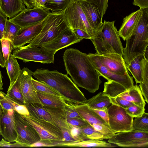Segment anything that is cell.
Instances as JSON below:
<instances>
[{
  "label": "cell",
  "mask_w": 148,
  "mask_h": 148,
  "mask_svg": "<svg viewBox=\"0 0 148 148\" xmlns=\"http://www.w3.org/2000/svg\"><path fill=\"white\" fill-rule=\"evenodd\" d=\"M63 57L66 74L70 75L78 87L93 93L99 89L102 82L100 75L88 54L77 49L70 48L65 51Z\"/></svg>",
  "instance_id": "cell-1"
},
{
  "label": "cell",
  "mask_w": 148,
  "mask_h": 148,
  "mask_svg": "<svg viewBox=\"0 0 148 148\" xmlns=\"http://www.w3.org/2000/svg\"><path fill=\"white\" fill-rule=\"evenodd\" d=\"M33 76L38 80L47 84L58 92L66 99L75 103L83 104L87 99L78 87L66 74L57 70L40 68L34 72Z\"/></svg>",
  "instance_id": "cell-2"
},
{
  "label": "cell",
  "mask_w": 148,
  "mask_h": 148,
  "mask_svg": "<svg viewBox=\"0 0 148 148\" xmlns=\"http://www.w3.org/2000/svg\"><path fill=\"white\" fill-rule=\"evenodd\" d=\"M142 10L136 28L126 40L123 56L126 65L137 56L146 52L148 45V8Z\"/></svg>",
  "instance_id": "cell-3"
},
{
  "label": "cell",
  "mask_w": 148,
  "mask_h": 148,
  "mask_svg": "<svg viewBox=\"0 0 148 148\" xmlns=\"http://www.w3.org/2000/svg\"><path fill=\"white\" fill-rule=\"evenodd\" d=\"M115 22L105 20L99 29L90 39L98 54L115 53L123 56L124 48Z\"/></svg>",
  "instance_id": "cell-4"
},
{
  "label": "cell",
  "mask_w": 148,
  "mask_h": 148,
  "mask_svg": "<svg viewBox=\"0 0 148 148\" xmlns=\"http://www.w3.org/2000/svg\"><path fill=\"white\" fill-rule=\"evenodd\" d=\"M64 10L50 12L44 20L39 33L27 45L40 47L55 39L67 29Z\"/></svg>",
  "instance_id": "cell-5"
},
{
  "label": "cell",
  "mask_w": 148,
  "mask_h": 148,
  "mask_svg": "<svg viewBox=\"0 0 148 148\" xmlns=\"http://www.w3.org/2000/svg\"><path fill=\"white\" fill-rule=\"evenodd\" d=\"M64 16L68 28L73 31L75 29L82 30L91 37L96 33L90 25L79 1L71 0L64 10Z\"/></svg>",
  "instance_id": "cell-6"
},
{
  "label": "cell",
  "mask_w": 148,
  "mask_h": 148,
  "mask_svg": "<svg viewBox=\"0 0 148 148\" xmlns=\"http://www.w3.org/2000/svg\"><path fill=\"white\" fill-rule=\"evenodd\" d=\"M55 53L36 46L27 45L14 49L12 54L25 62L31 61L50 64L53 63Z\"/></svg>",
  "instance_id": "cell-7"
},
{
  "label": "cell",
  "mask_w": 148,
  "mask_h": 148,
  "mask_svg": "<svg viewBox=\"0 0 148 148\" xmlns=\"http://www.w3.org/2000/svg\"><path fill=\"white\" fill-rule=\"evenodd\" d=\"M108 142L120 147L147 148L148 132L132 130L117 133Z\"/></svg>",
  "instance_id": "cell-8"
},
{
  "label": "cell",
  "mask_w": 148,
  "mask_h": 148,
  "mask_svg": "<svg viewBox=\"0 0 148 148\" xmlns=\"http://www.w3.org/2000/svg\"><path fill=\"white\" fill-rule=\"evenodd\" d=\"M109 125L114 133L132 130L133 117L127 114L125 109L112 104L108 108Z\"/></svg>",
  "instance_id": "cell-9"
},
{
  "label": "cell",
  "mask_w": 148,
  "mask_h": 148,
  "mask_svg": "<svg viewBox=\"0 0 148 148\" xmlns=\"http://www.w3.org/2000/svg\"><path fill=\"white\" fill-rule=\"evenodd\" d=\"M24 119L31 125L42 140H62L63 137L60 128L43 119L22 115Z\"/></svg>",
  "instance_id": "cell-10"
},
{
  "label": "cell",
  "mask_w": 148,
  "mask_h": 148,
  "mask_svg": "<svg viewBox=\"0 0 148 148\" xmlns=\"http://www.w3.org/2000/svg\"><path fill=\"white\" fill-rule=\"evenodd\" d=\"M50 12L47 9L35 7L30 9L26 8L9 20L19 26L21 28L32 26L41 22Z\"/></svg>",
  "instance_id": "cell-11"
},
{
  "label": "cell",
  "mask_w": 148,
  "mask_h": 148,
  "mask_svg": "<svg viewBox=\"0 0 148 148\" xmlns=\"http://www.w3.org/2000/svg\"><path fill=\"white\" fill-rule=\"evenodd\" d=\"M14 121L17 134L16 141L29 146L41 140L36 131L22 115L14 110Z\"/></svg>",
  "instance_id": "cell-12"
},
{
  "label": "cell",
  "mask_w": 148,
  "mask_h": 148,
  "mask_svg": "<svg viewBox=\"0 0 148 148\" xmlns=\"http://www.w3.org/2000/svg\"><path fill=\"white\" fill-rule=\"evenodd\" d=\"M88 55L100 76L103 77L108 81L112 80L117 82L127 90L134 85L133 77L129 73L122 75L112 72L101 64L95 53H89Z\"/></svg>",
  "instance_id": "cell-13"
},
{
  "label": "cell",
  "mask_w": 148,
  "mask_h": 148,
  "mask_svg": "<svg viewBox=\"0 0 148 148\" xmlns=\"http://www.w3.org/2000/svg\"><path fill=\"white\" fill-rule=\"evenodd\" d=\"M34 72L24 67L20 74V82L23 96L24 105L27 106L31 103L42 104L40 101L32 80Z\"/></svg>",
  "instance_id": "cell-14"
},
{
  "label": "cell",
  "mask_w": 148,
  "mask_h": 148,
  "mask_svg": "<svg viewBox=\"0 0 148 148\" xmlns=\"http://www.w3.org/2000/svg\"><path fill=\"white\" fill-rule=\"evenodd\" d=\"M95 54L101 64L110 71L122 75L128 74L123 56L115 53Z\"/></svg>",
  "instance_id": "cell-15"
},
{
  "label": "cell",
  "mask_w": 148,
  "mask_h": 148,
  "mask_svg": "<svg viewBox=\"0 0 148 148\" xmlns=\"http://www.w3.org/2000/svg\"><path fill=\"white\" fill-rule=\"evenodd\" d=\"M2 114L0 123V134L6 141L16 142L17 134L14 117V110H7L2 108Z\"/></svg>",
  "instance_id": "cell-16"
},
{
  "label": "cell",
  "mask_w": 148,
  "mask_h": 148,
  "mask_svg": "<svg viewBox=\"0 0 148 148\" xmlns=\"http://www.w3.org/2000/svg\"><path fill=\"white\" fill-rule=\"evenodd\" d=\"M82 40L76 37L68 28L51 41L40 47L49 51L56 53L57 51Z\"/></svg>",
  "instance_id": "cell-17"
},
{
  "label": "cell",
  "mask_w": 148,
  "mask_h": 148,
  "mask_svg": "<svg viewBox=\"0 0 148 148\" xmlns=\"http://www.w3.org/2000/svg\"><path fill=\"white\" fill-rule=\"evenodd\" d=\"M43 21L36 25L21 28L18 35L12 41L13 49L23 46L34 39L41 31Z\"/></svg>",
  "instance_id": "cell-18"
},
{
  "label": "cell",
  "mask_w": 148,
  "mask_h": 148,
  "mask_svg": "<svg viewBox=\"0 0 148 148\" xmlns=\"http://www.w3.org/2000/svg\"><path fill=\"white\" fill-rule=\"evenodd\" d=\"M79 2L90 25L97 33L103 23L102 18L97 7L92 3L85 1Z\"/></svg>",
  "instance_id": "cell-19"
},
{
  "label": "cell",
  "mask_w": 148,
  "mask_h": 148,
  "mask_svg": "<svg viewBox=\"0 0 148 148\" xmlns=\"http://www.w3.org/2000/svg\"><path fill=\"white\" fill-rule=\"evenodd\" d=\"M142 9L140 8L123 18L118 32L120 37L124 40L127 39L136 28L141 16Z\"/></svg>",
  "instance_id": "cell-20"
},
{
  "label": "cell",
  "mask_w": 148,
  "mask_h": 148,
  "mask_svg": "<svg viewBox=\"0 0 148 148\" xmlns=\"http://www.w3.org/2000/svg\"><path fill=\"white\" fill-rule=\"evenodd\" d=\"M26 9L22 0H0V12L7 18H12Z\"/></svg>",
  "instance_id": "cell-21"
},
{
  "label": "cell",
  "mask_w": 148,
  "mask_h": 148,
  "mask_svg": "<svg viewBox=\"0 0 148 148\" xmlns=\"http://www.w3.org/2000/svg\"><path fill=\"white\" fill-rule=\"evenodd\" d=\"M74 106L82 118L92 126L94 123H100L109 126L103 119L86 104H76Z\"/></svg>",
  "instance_id": "cell-22"
},
{
  "label": "cell",
  "mask_w": 148,
  "mask_h": 148,
  "mask_svg": "<svg viewBox=\"0 0 148 148\" xmlns=\"http://www.w3.org/2000/svg\"><path fill=\"white\" fill-rule=\"evenodd\" d=\"M145 54L140 55L133 59L130 63L126 65L128 70L130 72L134 78L136 84L142 81L143 68L146 60H148Z\"/></svg>",
  "instance_id": "cell-23"
},
{
  "label": "cell",
  "mask_w": 148,
  "mask_h": 148,
  "mask_svg": "<svg viewBox=\"0 0 148 148\" xmlns=\"http://www.w3.org/2000/svg\"><path fill=\"white\" fill-rule=\"evenodd\" d=\"M114 144L102 140L91 139L83 141H73L64 142L58 147H113Z\"/></svg>",
  "instance_id": "cell-24"
},
{
  "label": "cell",
  "mask_w": 148,
  "mask_h": 148,
  "mask_svg": "<svg viewBox=\"0 0 148 148\" xmlns=\"http://www.w3.org/2000/svg\"><path fill=\"white\" fill-rule=\"evenodd\" d=\"M117 97H121L136 105L142 107H145L146 104L139 87L137 84L134 85L126 91L119 95Z\"/></svg>",
  "instance_id": "cell-25"
},
{
  "label": "cell",
  "mask_w": 148,
  "mask_h": 148,
  "mask_svg": "<svg viewBox=\"0 0 148 148\" xmlns=\"http://www.w3.org/2000/svg\"><path fill=\"white\" fill-rule=\"evenodd\" d=\"M26 106L29 112V116L44 120L60 128L56 124L51 114L43 105L39 103H31Z\"/></svg>",
  "instance_id": "cell-26"
},
{
  "label": "cell",
  "mask_w": 148,
  "mask_h": 148,
  "mask_svg": "<svg viewBox=\"0 0 148 148\" xmlns=\"http://www.w3.org/2000/svg\"><path fill=\"white\" fill-rule=\"evenodd\" d=\"M37 92L40 101L44 106L53 107H61L67 102H71L62 97L39 92Z\"/></svg>",
  "instance_id": "cell-27"
},
{
  "label": "cell",
  "mask_w": 148,
  "mask_h": 148,
  "mask_svg": "<svg viewBox=\"0 0 148 148\" xmlns=\"http://www.w3.org/2000/svg\"><path fill=\"white\" fill-rule=\"evenodd\" d=\"M84 103L92 109H99L104 107L108 108L112 104L108 96L103 92H99L87 99Z\"/></svg>",
  "instance_id": "cell-28"
},
{
  "label": "cell",
  "mask_w": 148,
  "mask_h": 148,
  "mask_svg": "<svg viewBox=\"0 0 148 148\" xmlns=\"http://www.w3.org/2000/svg\"><path fill=\"white\" fill-rule=\"evenodd\" d=\"M7 95L11 100L16 103L20 105H24V101L20 84L19 75L16 81L11 85L9 86Z\"/></svg>",
  "instance_id": "cell-29"
},
{
  "label": "cell",
  "mask_w": 148,
  "mask_h": 148,
  "mask_svg": "<svg viewBox=\"0 0 148 148\" xmlns=\"http://www.w3.org/2000/svg\"><path fill=\"white\" fill-rule=\"evenodd\" d=\"M7 73L11 85L16 80L19 75L21 69L16 58L12 54L10 55L8 62L5 65Z\"/></svg>",
  "instance_id": "cell-30"
},
{
  "label": "cell",
  "mask_w": 148,
  "mask_h": 148,
  "mask_svg": "<svg viewBox=\"0 0 148 148\" xmlns=\"http://www.w3.org/2000/svg\"><path fill=\"white\" fill-rule=\"evenodd\" d=\"M127 89L120 84L112 80H108L104 83L103 92L109 97L114 98L117 97Z\"/></svg>",
  "instance_id": "cell-31"
},
{
  "label": "cell",
  "mask_w": 148,
  "mask_h": 148,
  "mask_svg": "<svg viewBox=\"0 0 148 148\" xmlns=\"http://www.w3.org/2000/svg\"><path fill=\"white\" fill-rule=\"evenodd\" d=\"M21 29L19 26L7 19L3 38L10 40L12 42L14 38L18 35Z\"/></svg>",
  "instance_id": "cell-32"
},
{
  "label": "cell",
  "mask_w": 148,
  "mask_h": 148,
  "mask_svg": "<svg viewBox=\"0 0 148 148\" xmlns=\"http://www.w3.org/2000/svg\"><path fill=\"white\" fill-rule=\"evenodd\" d=\"M132 122V130L148 132V114L144 113L140 117H134Z\"/></svg>",
  "instance_id": "cell-33"
},
{
  "label": "cell",
  "mask_w": 148,
  "mask_h": 148,
  "mask_svg": "<svg viewBox=\"0 0 148 148\" xmlns=\"http://www.w3.org/2000/svg\"><path fill=\"white\" fill-rule=\"evenodd\" d=\"M71 0H47L45 5L46 9L52 12H57L64 10Z\"/></svg>",
  "instance_id": "cell-34"
},
{
  "label": "cell",
  "mask_w": 148,
  "mask_h": 148,
  "mask_svg": "<svg viewBox=\"0 0 148 148\" xmlns=\"http://www.w3.org/2000/svg\"><path fill=\"white\" fill-rule=\"evenodd\" d=\"M139 88L145 101L148 103V61H146L144 67L142 80L140 83Z\"/></svg>",
  "instance_id": "cell-35"
},
{
  "label": "cell",
  "mask_w": 148,
  "mask_h": 148,
  "mask_svg": "<svg viewBox=\"0 0 148 148\" xmlns=\"http://www.w3.org/2000/svg\"><path fill=\"white\" fill-rule=\"evenodd\" d=\"M32 80L37 92L62 97L58 92L46 84L38 80H35L32 77Z\"/></svg>",
  "instance_id": "cell-36"
},
{
  "label": "cell",
  "mask_w": 148,
  "mask_h": 148,
  "mask_svg": "<svg viewBox=\"0 0 148 148\" xmlns=\"http://www.w3.org/2000/svg\"><path fill=\"white\" fill-rule=\"evenodd\" d=\"M77 127L79 130L90 139L103 140L104 139L103 135L95 130L90 125Z\"/></svg>",
  "instance_id": "cell-37"
},
{
  "label": "cell",
  "mask_w": 148,
  "mask_h": 148,
  "mask_svg": "<svg viewBox=\"0 0 148 148\" xmlns=\"http://www.w3.org/2000/svg\"><path fill=\"white\" fill-rule=\"evenodd\" d=\"M1 43L5 65L7 63L13 49V46L12 41L7 39L3 38L1 40Z\"/></svg>",
  "instance_id": "cell-38"
},
{
  "label": "cell",
  "mask_w": 148,
  "mask_h": 148,
  "mask_svg": "<svg viewBox=\"0 0 148 148\" xmlns=\"http://www.w3.org/2000/svg\"><path fill=\"white\" fill-rule=\"evenodd\" d=\"M76 104H77L69 101L64 105V111L66 119L77 118L83 119L75 108L74 106Z\"/></svg>",
  "instance_id": "cell-39"
},
{
  "label": "cell",
  "mask_w": 148,
  "mask_h": 148,
  "mask_svg": "<svg viewBox=\"0 0 148 148\" xmlns=\"http://www.w3.org/2000/svg\"><path fill=\"white\" fill-rule=\"evenodd\" d=\"M92 126L97 131L102 134L105 139H109L115 134L109 126L103 124H93Z\"/></svg>",
  "instance_id": "cell-40"
},
{
  "label": "cell",
  "mask_w": 148,
  "mask_h": 148,
  "mask_svg": "<svg viewBox=\"0 0 148 148\" xmlns=\"http://www.w3.org/2000/svg\"><path fill=\"white\" fill-rule=\"evenodd\" d=\"M67 129L71 136L75 141H83L91 139L79 130L77 127L72 126L69 123Z\"/></svg>",
  "instance_id": "cell-41"
},
{
  "label": "cell",
  "mask_w": 148,
  "mask_h": 148,
  "mask_svg": "<svg viewBox=\"0 0 148 148\" xmlns=\"http://www.w3.org/2000/svg\"><path fill=\"white\" fill-rule=\"evenodd\" d=\"M75 1H85L92 3L97 6L102 18L105 14L108 7L109 0H73Z\"/></svg>",
  "instance_id": "cell-42"
},
{
  "label": "cell",
  "mask_w": 148,
  "mask_h": 148,
  "mask_svg": "<svg viewBox=\"0 0 148 148\" xmlns=\"http://www.w3.org/2000/svg\"><path fill=\"white\" fill-rule=\"evenodd\" d=\"M126 113L134 118L140 117L145 112V107L133 104L125 109Z\"/></svg>",
  "instance_id": "cell-43"
},
{
  "label": "cell",
  "mask_w": 148,
  "mask_h": 148,
  "mask_svg": "<svg viewBox=\"0 0 148 148\" xmlns=\"http://www.w3.org/2000/svg\"><path fill=\"white\" fill-rule=\"evenodd\" d=\"M0 104L5 110H14V102L8 97L7 94L0 90Z\"/></svg>",
  "instance_id": "cell-44"
},
{
  "label": "cell",
  "mask_w": 148,
  "mask_h": 148,
  "mask_svg": "<svg viewBox=\"0 0 148 148\" xmlns=\"http://www.w3.org/2000/svg\"><path fill=\"white\" fill-rule=\"evenodd\" d=\"M108 97L112 104L120 106L125 109L131 105L134 104L120 97H117L114 98L110 97L109 96Z\"/></svg>",
  "instance_id": "cell-45"
},
{
  "label": "cell",
  "mask_w": 148,
  "mask_h": 148,
  "mask_svg": "<svg viewBox=\"0 0 148 148\" xmlns=\"http://www.w3.org/2000/svg\"><path fill=\"white\" fill-rule=\"evenodd\" d=\"M67 122L71 125L80 127L90 125L84 119L77 118H72L66 119Z\"/></svg>",
  "instance_id": "cell-46"
},
{
  "label": "cell",
  "mask_w": 148,
  "mask_h": 148,
  "mask_svg": "<svg viewBox=\"0 0 148 148\" xmlns=\"http://www.w3.org/2000/svg\"><path fill=\"white\" fill-rule=\"evenodd\" d=\"M93 110L109 125V117L108 108L104 107L99 109Z\"/></svg>",
  "instance_id": "cell-47"
},
{
  "label": "cell",
  "mask_w": 148,
  "mask_h": 148,
  "mask_svg": "<svg viewBox=\"0 0 148 148\" xmlns=\"http://www.w3.org/2000/svg\"><path fill=\"white\" fill-rule=\"evenodd\" d=\"M14 110L20 114L27 116L29 115V111L25 105H18L14 102Z\"/></svg>",
  "instance_id": "cell-48"
},
{
  "label": "cell",
  "mask_w": 148,
  "mask_h": 148,
  "mask_svg": "<svg viewBox=\"0 0 148 148\" xmlns=\"http://www.w3.org/2000/svg\"><path fill=\"white\" fill-rule=\"evenodd\" d=\"M77 37L82 40L83 39H90L91 37L84 31L79 29H75L72 31Z\"/></svg>",
  "instance_id": "cell-49"
},
{
  "label": "cell",
  "mask_w": 148,
  "mask_h": 148,
  "mask_svg": "<svg viewBox=\"0 0 148 148\" xmlns=\"http://www.w3.org/2000/svg\"><path fill=\"white\" fill-rule=\"evenodd\" d=\"M6 17L0 12V42L3 38L5 23L7 19Z\"/></svg>",
  "instance_id": "cell-50"
},
{
  "label": "cell",
  "mask_w": 148,
  "mask_h": 148,
  "mask_svg": "<svg viewBox=\"0 0 148 148\" xmlns=\"http://www.w3.org/2000/svg\"><path fill=\"white\" fill-rule=\"evenodd\" d=\"M133 5L140 7V9H144L148 8V0H133Z\"/></svg>",
  "instance_id": "cell-51"
},
{
  "label": "cell",
  "mask_w": 148,
  "mask_h": 148,
  "mask_svg": "<svg viewBox=\"0 0 148 148\" xmlns=\"http://www.w3.org/2000/svg\"><path fill=\"white\" fill-rule=\"evenodd\" d=\"M29 147V146L27 145L18 142L13 143H10L8 144L3 145L1 147Z\"/></svg>",
  "instance_id": "cell-52"
},
{
  "label": "cell",
  "mask_w": 148,
  "mask_h": 148,
  "mask_svg": "<svg viewBox=\"0 0 148 148\" xmlns=\"http://www.w3.org/2000/svg\"><path fill=\"white\" fill-rule=\"evenodd\" d=\"M27 7V9H30L35 7V0H22Z\"/></svg>",
  "instance_id": "cell-53"
},
{
  "label": "cell",
  "mask_w": 148,
  "mask_h": 148,
  "mask_svg": "<svg viewBox=\"0 0 148 148\" xmlns=\"http://www.w3.org/2000/svg\"><path fill=\"white\" fill-rule=\"evenodd\" d=\"M47 0H35V7H41L45 8Z\"/></svg>",
  "instance_id": "cell-54"
},
{
  "label": "cell",
  "mask_w": 148,
  "mask_h": 148,
  "mask_svg": "<svg viewBox=\"0 0 148 148\" xmlns=\"http://www.w3.org/2000/svg\"><path fill=\"white\" fill-rule=\"evenodd\" d=\"M1 42H0V43ZM0 66L2 67H5V62L2 50L1 45L0 44Z\"/></svg>",
  "instance_id": "cell-55"
},
{
  "label": "cell",
  "mask_w": 148,
  "mask_h": 148,
  "mask_svg": "<svg viewBox=\"0 0 148 148\" xmlns=\"http://www.w3.org/2000/svg\"><path fill=\"white\" fill-rule=\"evenodd\" d=\"M10 143L5 140L4 138H2L0 141V147H1L4 144H7Z\"/></svg>",
  "instance_id": "cell-56"
},
{
  "label": "cell",
  "mask_w": 148,
  "mask_h": 148,
  "mask_svg": "<svg viewBox=\"0 0 148 148\" xmlns=\"http://www.w3.org/2000/svg\"><path fill=\"white\" fill-rule=\"evenodd\" d=\"M2 107L1 106V105L0 104V121L2 117Z\"/></svg>",
  "instance_id": "cell-57"
}]
</instances>
